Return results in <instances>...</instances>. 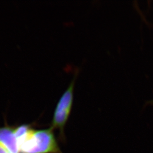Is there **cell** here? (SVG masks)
I'll return each mask as SVG.
<instances>
[{
	"label": "cell",
	"instance_id": "6da1fadb",
	"mask_svg": "<svg viewBox=\"0 0 153 153\" xmlns=\"http://www.w3.org/2000/svg\"><path fill=\"white\" fill-rule=\"evenodd\" d=\"M53 129H36L30 124L14 127L19 153H63L55 136Z\"/></svg>",
	"mask_w": 153,
	"mask_h": 153
},
{
	"label": "cell",
	"instance_id": "7a4b0ae2",
	"mask_svg": "<svg viewBox=\"0 0 153 153\" xmlns=\"http://www.w3.org/2000/svg\"><path fill=\"white\" fill-rule=\"evenodd\" d=\"M76 76V75L59 99L54 111L51 126L53 130H59L60 140L63 142L65 141L64 129L71 115L73 103L74 88Z\"/></svg>",
	"mask_w": 153,
	"mask_h": 153
},
{
	"label": "cell",
	"instance_id": "3957f363",
	"mask_svg": "<svg viewBox=\"0 0 153 153\" xmlns=\"http://www.w3.org/2000/svg\"><path fill=\"white\" fill-rule=\"evenodd\" d=\"M0 144L10 153H19L14 126L6 124L0 127Z\"/></svg>",
	"mask_w": 153,
	"mask_h": 153
},
{
	"label": "cell",
	"instance_id": "277c9868",
	"mask_svg": "<svg viewBox=\"0 0 153 153\" xmlns=\"http://www.w3.org/2000/svg\"><path fill=\"white\" fill-rule=\"evenodd\" d=\"M0 153H10L5 148L0 144Z\"/></svg>",
	"mask_w": 153,
	"mask_h": 153
},
{
	"label": "cell",
	"instance_id": "5b68a950",
	"mask_svg": "<svg viewBox=\"0 0 153 153\" xmlns=\"http://www.w3.org/2000/svg\"><path fill=\"white\" fill-rule=\"evenodd\" d=\"M148 103H150L152 105H153V100H151V101H149Z\"/></svg>",
	"mask_w": 153,
	"mask_h": 153
}]
</instances>
